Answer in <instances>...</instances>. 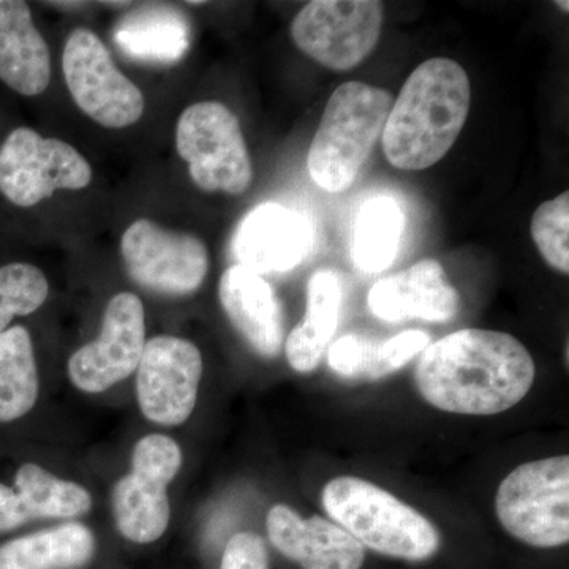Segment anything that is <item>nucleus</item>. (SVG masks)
I'll list each match as a JSON object with an SVG mask.
<instances>
[{
    "label": "nucleus",
    "instance_id": "obj_22",
    "mask_svg": "<svg viewBox=\"0 0 569 569\" xmlns=\"http://www.w3.org/2000/svg\"><path fill=\"white\" fill-rule=\"evenodd\" d=\"M96 535L84 523H62L0 546V569H82L96 557Z\"/></svg>",
    "mask_w": 569,
    "mask_h": 569
},
{
    "label": "nucleus",
    "instance_id": "obj_16",
    "mask_svg": "<svg viewBox=\"0 0 569 569\" xmlns=\"http://www.w3.org/2000/svg\"><path fill=\"white\" fill-rule=\"evenodd\" d=\"M266 529L271 545L302 569H361L365 563V548L320 516L302 519L287 505H276L269 509Z\"/></svg>",
    "mask_w": 569,
    "mask_h": 569
},
{
    "label": "nucleus",
    "instance_id": "obj_21",
    "mask_svg": "<svg viewBox=\"0 0 569 569\" xmlns=\"http://www.w3.org/2000/svg\"><path fill=\"white\" fill-rule=\"evenodd\" d=\"M342 284L336 272L320 269L307 283L306 316L284 342V353L296 372L310 373L320 366L336 335Z\"/></svg>",
    "mask_w": 569,
    "mask_h": 569
},
{
    "label": "nucleus",
    "instance_id": "obj_23",
    "mask_svg": "<svg viewBox=\"0 0 569 569\" xmlns=\"http://www.w3.org/2000/svg\"><path fill=\"white\" fill-rule=\"evenodd\" d=\"M406 217L392 198H370L356 217L351 258L359 271H387L399 252Z\"/></svg>",
    "mask_w": 569,
    "mask_h": 569
},
{
    "label": "nucleus",
    "instance_id": "obj_7",
    "mask_svg": "<svg viewBox=\"0 0 569 569\" xmlns=\"http://www.w3.org/2000/svg\"><path fill=\"white\" fill-rule=\"evenodd\" d=\"M182 467L181 447L167 436L152 433L134 445L132 471L112 489L116 527L127 541L152 545L170 526L168 485Z\"/></svg>",
    "mask_w": 569,
    "mask_h": 569
},
{
    "label": "nucleus",
    "instance_id": "obj_10",
    "mask_svg": "<svg viewBox=\"0 0 569 569\" xmlns=\"http://www.w3.org/2000/svg\"><path fill=\"white\" fill-rule=\"evenodd\" d=\"M92 168L69 142L36 130H13L0 148V192L20 208H32L56 190H82Z\"/></svg>",
    "mask_w": 569,
    "mask_h": 569
},
{
    "label": "nucleus",
    "instance_id": "obj_25",
    "mask_svg": "<svg viewBox=\"0 0 569 569\" xmlns=\"http://www.w3.org/2000/svg\"><path fill=\"white\" fill-rule=\"evenodd\" d=\"M429 346L430 336L418 329L385 340L359 336L358 380H380L391 376Z\"/></svg>",
    "mask_w": 569,
    "mask_h": 569
},
{
    "label": "nucleus",
    "instance_id": "obj_17",
    "mask_svg": "<svg viewBox=\"0 0 569 569\" xmlns=\"http://www.w3.org/2000/svg\"><path fill=\"white\" fill-rule=\"evenodd\" d=\"M220 305L236 331L263 358H276L284 342L283 307L274 288L257 272L231 266L219 284Z\"/></svg>",
    "mask_w": 569,
    "mask_h": 569
},
{
    "label": "nucleus",
    "instance_id": "obj_24",
    "mask_svg": "<svg viewBox=\"0 0 569 569\" xmlns=\"http://www.w3.org/2000/svg\"><path fill=\"white\" fill-rule=\"evenodd\" d=\"M39 387L31 335L24 326H13L0 335V425L28 415Z\"/></svg>",
    "mask_w": 569,
    "mask_h": 569
},
{
    "label": "nucleus",
    "instance_id": "obj_6",
    "mask_svg": "<svg viewBox=\"0 0 569 569\" xmlns=\"http://www.w3.org/2000/svg\"><path fill=\"white\" fill-rule=\"evenodd\" d=\"M176 149L190 178L204 192L246 193L253 179L252 160L241 123L219 102L194 103L176 127Z\"/></svg>",
    "mask_w": 569,
    "mask_h": 569
},
{
    "label": "nucleus",
    "instance_id": "obj_9",
    "mask_svg": "<svg viewBox=\"0 0 569 569\" xmlns=\"http://www.w3.org/2000/svg\"><path fill=\"white\" fill-rule=\"evenodd\" d=\"M62 69L74 103L93 122L107 129H126L144 114V96L89 29L70 33L63 47Z\"/></svg>",
    "mask_w": 569,
    "mask_h": 569
},
{
    "label": "nucleus",
    "instance_id": "obj_8",
    "mask_svg": "<svg viewBox=\"0 0 569 569\" xmlns=\"http://www.w3.org/2000/svg\"><path fill=\"white\" fill-rule=\"evenodd\" d=\"M383 18L378 0H316L296 14L291 39L326 69L348 71L376 50Z\"/></svg>",
    "mask_w": 569,
    "mask_h": 569
},
{
    "label": "nucleus",
    "instance_id": "obj_11",
    "mask_svg": "<svg viewBox=\"0 0 569 569\" xmlns=\"http://www.w3.org/2000/svg\"><path fill=\"white\" fill-rule=\"evenodd\" d=\"M121 253L130 279L160 295L193 293L209 271L208 247L201 239L167 230L148 219L127 228Z\"/></svg>",
    "mask_w": 569,
    "mask_h": 569
},
{
    "label": "nucleus",
    "instance_id": "obj_27",
    "mask_svg": "<svg viewBox=\"0 0 569 569\" xmlns=\"http://www.w3.org/2000/svg\"><path fill=\"white\" fill-rule=\"evenodd\" d=\"M531 238L546 263L561 274L569 272V193L539 206L531 219Z\"/></svg>",
    "mask_w": 569,
    "mask_h": 569
},
{
    "label": "nucleus",
    "instance_id": "obj_12",
    "mask_svg": "<svg viewBox=\"0 0 569 569\" xmlns=\"http://www.w3.org/2000/svg\"><path fill=\"white\" fill-rule=\"evenodd\" d=\"M201 376L203 358L194 343L181 337H153L137 367L141 413L153 425H183L197 406Z\"/></svg>",
    "mask_w": 569,
    "mask_h": 569
},
{
    "label": "nucleus",
    "instance_id": "obj_28",
    "mask_svg": "<svg viewBox=\"0 0 569 569\" xmlns=\"http://www.w3.org/2000/svg\"><path fill=\"white\" fill-rule=\"evenodd\" d=\"M219 569H269L264 539L253 531H239L224 546Z\"/></svg>",
    "mask_w": 569,
    "mask_h": 569
},
{
    "label": "nucleus",
    "instance_id": "obj_19",
    "mask_svg": "<svg viewBox=\"0 0 569 569\" xmlns=\"http://www.w3.org/2000/svg\"><path fill=\"white\" fill-rule=\"evenodd\" d=\"M0 81L21 96L36 97L51 82V54L21 0H0Z\"/></svg>",
    "mask_w": 569,
    "mask_h": 569
},
{
    "label": "nucleus",
    "instance_id": "obj_13",
    "mask_svg": "<svg viewBox=\"0 0 569 569\" xmlns=\"http://www.w3.org/2000/svg\"><path fill=\"white\" fill-rule=\"evenodd\" d=\"M146 346L144 306L133 293L112 296L99 339L74 351L67 372L88 395L107 391L137 372Z\"/></svg>",
    "mask_w": 569,
    "mask_h": 569
},
{
    "label": "nucleus",
    "instance_id": "obj_29",
    "mask_svg": "<svg viewBox=\"0 0 569 569\" xmlns=\"http://www.w3.org/2000/svg\"><path fill=\"white\" fill-rule=\"evenodd\" d=\"M557 6H560V9L565 10V13H568V2H557Z\"/></svg>",
    "mask_w": 569,
    "mask_h": 569
},
{
    "label": "nucleus",
    "instance_id": "obj_4",
    "mask_svg": "<svg viewBox=\"0 0 569 569\" xmlns=\"http://www.w3.org/2000/svg\"><path fill=\"white\" fill-rule=\"evenodd\" d=\"M321 503L337 526L381 556L422 561L440 549V535L421 512L366 479H331Z\"/></svg>",
    "mask_w": 569,
    "mask_h": 569
},
{
    "label": "nucleus",
    "instance_id": "obj_18",
    "mask_svg": "<svg viewBox=\"0 0 569 569\" xmlns=\"http://www.w3.org/2000/svg\"><path fill=\"white\" fill-rule=\"evenodd\" d=\"M91 508L88 489L63 481L37 463H24L14 478V488L0 485V533L32 520L77 518Z\"/></svg>",
    "mask_w": 569,
    "mask_h": 569
},
{
    "label": "nucleus",
    "instance_id": "obj_1",
    "mask_svg": "<svg viewBox=\"0 0 569 569\" xmlns=\"http://www.w3.org/2000/svg\"><path fill=\"white\" fill-rule=\"evenodd\" d=\"M537 376L533 358L516 337L462 329L421 353L415 383L438 410L471 417L503 413L529 395Z\"/></svg>",
    "mask_w": 569,
    "mask_h": 569
},
{
    "label": "nucleus",
    "instance_id": "obj_26",
    "mask_svg": "<svg viewBox=\"0 0 569 569\" xmlns=\"http://www.w3.org/2000/svg\"><path fill=\"white\" fill-rule=\"evenodd\" d=\"M50 284L36 266L10 263L0 268V335L14 317L31 316L47 301Z\"/></svg>",
    "mask_w": 569,
    "mask_h": 569
},
{
    "label": "nucleus",
    "instance_id": "obj_2",
    "mask_svg": "<svg viewBox=\"0 0 569 569\" xmlns=\"http://www.w3.org/2000/svg\"><path fill=\"white\" fill-rule=\"evenodd\" d=\"M467 71L448 58L422 62L408 77L387 119L381 142L397 170L421 171L440 162L470 112Z\"/></svg>",
    "mask_w": 569,
    "mask_h": 569
},
{
    "label": "nucleus",
    "instance_id": "obj_5",
    "mask_svg": "<svg viewBox=\"0 0 569 569\" xmlns=\"http://www.w3.org/2000/svg\"><path fill=\"white\" fill-rule=\"evenodd\" d=\"M503 529L533 548H560L569 541V458L522 463L501 481L496 497Z\"/></svg>",
    "mask_w": 569,
    "mask_h": 569
},
{
    "label": "nucleus",
    "instance_id": "obj_3",
    "mask_svg": "<svg viewBox=\"0 0 569 569\" xmlns=\"http://www.w3.org/2000/svg\"><path fill=\"white\" fill-rule=\"evenodd\" d=\"M392 104L391 92L366 82H346L332 92L307 156L317 186L332 193L353 186L383 133Z\"/></svg>",
    "mask_w": 569,
    "mask_h": 569
},
{
    "label": "nucleus",
    "instance_id": "obj_15",
    "mask_svg": "<svg viewBox=\"0 0 569 569\" xmlns=\"http://www.w3.org/2000/svg\"><path fill=\"white\" fill-rule=\"evenodd\" d=\"M367 305L372 316L388 323H447L458 316L460 295L438 261L422 260L399 274L378 280L370 288Z\"/></svg>",
    "mask_w": 569,
    "mask_h": 569
},
{
    "label": "nucleus",
    "instance_id": "obj_14",
    "mask_svg": "<svg viewBox=\"0 0 569 569\" xmlns=\"http://www.w3.org/2000/svg\"><path fill=\"white\" fill-rule=\"evenodd\" d=\"M312 244V224L302 213L264 203L242 219L231 247L238 266L261 276L291 271L306 260Z\"/></svg>",
    "mask_w": 569,
    "mask_h": 569
},
{
    "label": "nucleus",
    "instance_id": "obj_20",
    "mask_svg": "<svg viewBox=\"0 0 569 569\" xmlns=\"http://www.w3.org/2000/svg\"><path fill=\"white\" fill-rule=\"evenodd\" d=\"M114 41L134 61L168 66L189 50L190 26L173 7H140L116 26Z\"/></svg>",
    "mask_w": 569,
    "mask_h": 569
}]
</instances>
